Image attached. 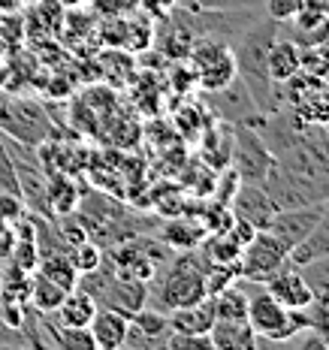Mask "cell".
Masks as SVG:
<instances>
[{"mask_svg": "<svg viewBox=\"0 0 329 350\" xmlns=\"http://www.w3.org/2000/svg\"><path fill=\"white\" fill-rule=\"evenodd\" d=\"M275 163V154L263 133L251 124H233V157L230 166L236 170L239 181L245 185H263L269 170Z\"/></svg>", "mask_w": 329, "mask_h": 350, "instance_id": "7a4b0ae2", "label": "cell"}, {"mask_svg": "<svg viewBox=\"0 0 329 350\" xmlns=\"http://www.w3.org/2000/svg\"><path fill=\"white\" fill-rule=\"evenodd\" d=\"M0 347H27L25 332H21L18 326L6 323L3 317H0Z\"/></svg>", "mask_w": 329, "mask_h": 350, "instance_id": "1f68e13d", "label": "cell"}, {"mask_svg": "<svg viewBox=\"0 0 329 350\" xmlns=\"http://www.w3.org/2000/svg\"><path fill=\"white\" fill-rule=\"evenodd\" d=\"M320 257H329V202H326L324 217L317 221V227L287 254V262L290 266H305V262L320 260Z\"/></svg>", "mask_w": 329, "mask_h": 350, "instance_id": "2e32d148", "label": "cell"}, {"mask_svg": "<svg viewBox=\"0 0 329 350\" xmlns=\"http://www.w3.org/2000/svg\"><path fill=\"white\" fill-rule=\"evenodd\" d=\"M305 317H308V329L317 332L324 338V345L329 347V293L314 296L311 305L305 308Z\"/></svg>", "mask_w": 329, "mask_h": 350, "instance_id": "484cf974", "label": "cell"}, {"mask_svg": "<svg viewBox=\"0 0 329 350\" xmlns=\"http://www.w3.org/2000/svg\"><path fill=\"white\" fill-rule=\"evenodd\" d=\"M302 3L305 0H266V18L284 25V21H290L299 10H302Z\"/></svg>", "mask_w": 329, "mask_h": 350, "instance_id": "f546056e", "label": "cell"}, {"mask_svg": "<svg viewBox=\"0 0 329 350\" xmlns=\"http://www.w3.org/2000/svg\"><path fill=\"white\" fill-rule=\"evenodd\" d=\"M36 272H42L46 278L61 284L64 290H76V284H79V272H76V266H73V260L67 257V251L42 254L40 262H36Z\"/></svg>", "mask_w": 329, "mask_h": 350, "instance_id": "7402d4cb", "label": "cell"}, {"mask_svg": "<svg viewBox=\"0 0 329 350\" xmlns=\"http://www.w3.org/2000/svg\"><path fill=\"white\" fill-rule=\"evenodd\" d=\"M211 305H215V320H248V296L236 284L211 296Z\"/></svg>", "mask_w": 329, "mask_h": 350, "instance_id": "603a6c76", "label": "cell"}, {"mask_svg": "<svg viewBox=\"0 0 329 350\" xmlns=\"http://www.w3.org/2000/svg\"><path fill=\"white\" fill-rule=\"evenodd\" d=\"M263 67H266V76L272 82L284 85L287 79H293L299 72V46L293 40H287V36H275L266 49Z\"/></svg>", "mask_w": 329, "mask_h": 350, "instance_id": "4fadbf2b", "label": "cell"}, {"mask_svg": "<svg viewBox=\"0 0 329 350\" xmlns=\"http://www.w3.org/2000/svg\"><path fill=\"white\" fill-rule=\"evenodd\" d=\"M67 257L73 260L76 272H79V275H85V272H94V269H97L100 262H103V257H106V247L100 245V242H94V239L88 236V239H82V242L70 245Z\"/></svg>", "mask_w": 329, "mask_h": 350, "instance_id": "cb8c5ba5", "label": "cell"}, {"mask_svg": "<svg viewBox=\"0 0 329 350\" xmlns=\"http://www.w3.org/2000/svg\"><path fill=\"white\" fill-rule=\"evenodd\" d=\"M46 196H49V206H52L55 217L61 215H73L79 208V191H76V181L67 172H49L46 181Z\"/></svg>", "mask_w": 329, "mask_h": 350, "instance_id": "e0dca14e", "label": "cell"}, {"mask_svg": "<svg viewBox=\"0 0 329 350\" xmlns=\"http://www.w3.org/2000/svg\"><path fill=\"white\" fill-rule=\"evenodd\" d=\"M209 236V230L202 224H194L187 217H179V221L166 224V230L160 232V242L172 251H191V247H200V242Z\"/></svg>", "mask_w": 329, "mask_h": 350, "instance_id": "ffe728a7", "label": "cell"}, {"mask_svg": "<svg viewBox=\"0 0 329 350\" xmlns=\"http://www.w3.org/2000/svg\"><path fill=\"white\" fill-rule=\"evenodd\" d=\"M12 245H16V232H12V224H10L6 230H0V262L10 260Z\"/></svg>", "mask_w": 329, "mask_h": 350, "instance_id": "d6a6232c", "label": "cell"}, {"mask_svg": "<svg viewBox=\"0 0 329 350\" xmlns=\"http://www.w3.org/2000/svg\"><path fill=\"white\" fill-rule=\"evenodd\" d=\"M94 311H97V302H94L91 296L85 293V290H70L67 296H64V302L57 305L55 317L61 326H88L94 317Z\"/></svg>", "mask_w": 329, "mask_h": 350, "instance_id": "d6986e66", "label": "cell"}, {"mask_svg": "<svg viewBox=\"0 0 329 350\" xmlns=\"http://www.w3.org/2000/svg\"><path fill=\"white\" fill-rule=\"evenodd\" d=\"M170 317L166 311L155 308V305H145L130 317V329L124 347H163L166 335H170Z\"/></svg>", "mask_w": 329, "mask_h": 350, "instance_id": "9c48e42d", "label": "cell"}, {"mask_svg": "<svg viewBox=\"0 0 329 350\" xmlns=\"http://www.w3.org/2000/svg\"><path fill=\"white\" fill-rule=\"evenodd\" d=\"M248 323L257 332V347L260 345H290L296 335L308 332V317L305 311H290L284 308L266 287L248 296Z\"/></svg>", "mask_w": 329, "mask_h": 350, "instance_id": "6da1fadb", "label": "cell"}, {"mask_svg": "<svg viewBox=\"0 0 329 350\" xmlns=\"http://www.w3.org/2000/svg\"><path fill=\"white\" fill-rule=\"evenodd\" d=\"M0 193H18L21 196L16 163H12V154H10V148H6L3 133H0Z\"/></svg>", "mask_w": 329, "mask_h": 350, "instance_id": "f1b7e54d", "label": "cell"}, {"mask_svg": "<svg viewBox=\"0 0 329 350\" xmlns=\"http://www.w3.org/2000/svg\"><path fill=\"white\" fill-rule=\"evenodd\" d=\"M88 329H91L94 341H97V350H121L124 341H127L130 317H124L112 308H97Z\"/></svg>", "mask_w": 329, "mask_h": 350, "instance_id": "8fae6325", "label": "cell"}, {"mask_svg": "<svg viewBox=\"0 0 329 350\" xmlns=\"http://www.w3.org/2000/svg\"><path fill=\"white\" fill-rule=\"evenodd\" d=\"M200 254L206 257L209 266H239L242 245H239L230 232H209L200 242Z\"/></svg>", "mask_w": 329, "mask_h": 350, "instance_id": "ac0fdd59", "label": "cell"}, {"mask_svg": "<svg viewBox=\"0 0 329 350\" xmlns=\"http://www.w3.org/2000/svg\"><path fill=\"white\" fill-rule=\"evenodd\" d=\"M206 109H211L218 121L226 124H251V127H260L263 112L254 103L251 91H248L245 79L236 76L230 85H224L221 91H206Z\"/></svg>", "mask_w": 329, "mask_h": 350, "instance_id": "8992f818", "label": "cell"}, {"mask_svg": "<svg viewBox=\"0 0 329 350\" xmlns=\"http://www.w3.org/2000/svg\"><path fill=\"white\" fill-rule=\"evenodd\" d=\"M0 133L36 148L40 142L49 139L52 121L31 100H6V103H0Z\"/></svg>", "mask_w": 329, "mask_h": 350, "instance_id": "5b68a950", "label": "cell"}, {"mask_svg": "<svg viewBox=\"0 0 329 350\" xmlns=\"http://www.w3.org/2000/svg\"><path fill=\"white\" fill-rule=\"evenodd\" d=\"M6 227H10V224H6V221H3V215H0V230H6Z\"/></svg>", "mask_w": 329, "mask_h": 350, "instance_id": "e575fe53", "label": "cell"}, {"mask_svg": "<svg viewBox=\"0 0 329 350\" xmlns=\"http://www.w3.org/2000/svg\"><path fill=\"white\" fill-rule=\"evenodd\" d=\"M200 136H202V148H200L202 160L218 172L226 170L230 157H233V124L215 121L209 130H202Z\"/></svg>", "mask_w": 329, "mask_h": 350, "instance_id": "9a60e30c", "label": "cell"}, {"mask_svg": "<svg viewBox=\"0 0 329 350\" xmlns=\"http://www.w3.org/2000/svg\"><path fill=\"white\" fill-rule=\"evenodd\" d=\"M299 275L305 278V284L311 287L314 296L320 293H329V257H320V260H311L305 266H296Z\"/></svg>", "mask_w": 329, "mask_h": 350, "instance_id": "83f0119b", "label": "cell"}, {"mask_svg": "<svg viewBox=\"0 0 329 350\" xmlns=\"http://www.w3.org/2000/svg\"><path fill=\"white\" fill-rule=\"evenodd\" d=\"M191 67L196 76V88L202 91H221L239 76L236 55L218 36H206L196 46H191Z\"/></svg>", "mask_w": 329, "mask_h": 350, "instance_id": "3957f363", "label": "cell"}, {"mask_svg": "<svg viewBox=\"0 0 329 350\" xmlns=\"http://www.w3.org/2000/svg\"><path fill=\"white\" fill-rule=\"evenodd\" d=\"M263 287L272 293L278 302L284 305V308H290V311H305L311 305V299H314V293H311V287L305 284V278L299 275V269L296 266H284V269H278V272L269 278Z\"/></svg>", "mask_w": 329, "mask_h": 350, "instance_id": "30bf717a", "label": "cell"}, {"mask_svg": "<svg viewBox=\"0 0 329 350\" xmlns=\"http://www.w3.org/2000/svg\"><path fill=\"white\" fill-rule=\"evenodd\" d=\"M299 70L308 72L314 79H326L329 76V40L317 42V46L299 49Z\"/></svg>", "mask_w": 329, "mask_h": 350, "instance_id": "d4e9b609", "label": "cell"}, {"mask_svg": "<svg viewBox=\"0 0 329 350\" xmlns=\"http://www.w3.org/2000/svg\"><path fill=\"white\" fill-rule=\"evenodd\" d=\"M320 94H324V100H326V106H329V76L320 82Z\"/></svg>", "mask_w": 329, "mask_h": 350, "instance_id": "836d02e7", "label": "cell"}, {"mask_svg": "<svg viewBox=\"0 0 329 350\" xmlns=\"http://www.w3.org/2000/svg\"><path fill=\"white\" fill-rule=\"evenodd\" d=\"M70 290H64L61 284H55L52 278H46L42 272H34L31 275V296H27V305L36 311H46V314H55L57 305L64 302Z\"/></svg>", "mask_w": 329, "mask_h": 350, "instance_id": "44dd1931", "label": "cell"}, {"mask_svg": "<svg viewBox=\"0 0 329 350\" xmlns=\"http://www.w3.org/2000/svg\"><path fill=\"white\" fill-rule=\"evenodd\" d=\"M0 215H3L6 224H16L18 217L27 215V206L18 193H0Z\"/></svg>", "mask_w": 329, "mask_h": 350, "instance_id": "4dcf8cb0", "label": "cell"}, {"mask_svg": "<svg viewBox=\"0 0 329 350\" xmlns=\"http://www.w3.org/2000/svg\"><path fill=\"white\" fill-rule=\"evenodd\" d=\"M57 347L64 350H97V341L88 326H61L57 323Z\"/></svg>", "mask_w": 329, "mask_h": 350, "instance_id": "4316f807", "label": "cell"}, {"mask_svg": "<svg viewBox=\"0 0 329 350\" xmlns=\"http://www.w3.org/2000/svg\"><path fill=\"white\" fill-rule=\"evenodd\" d=\"M326 136H329V121H326Z\"/></svg>", "mask_w": 329, "mask_h": 350, "instance_id": "8d00e7d4", "label": "cell"}, {"mask_svg": "<svg viewBox=\"0 0 329 350\" xmlns=\"http://www.w3.org/2000/svg\"><path fill=\"white\" fill-rule=\"evenodd\" d=\"M209 341L215 350H254L257 332L248 320H215L209 329Z\"/></svg>", "mask_w": 329, "mask_h": 350, "instance_id": "5bb4252c", "label": "cell"}, {"mask_svg": "<svg viewBox=\"0 0 329 350\" xmlns=\"http://www.w3.org/2000/svg\"><path fill=\"white\" fill-rule=\"evenodd\" d=\"M329 202V200H326ZM326 202H308V206H293V208H278L272 215V221H269V232L281 242L287 251H293V247L302 242L308 232L317 227V221L324 217L326 211Z\"/></svg>", "mask_w": 329, "mask_h": 350, "instance_id": "52a82bcc", "label": "cell"}, {"mask_svg": "<svg viewBox=\"0 0 329 350\" xmlns=\"http://www.w3.org/2000/svg\"><path fill=\"white\" fill-rule=\"evenodd\" d=\"M287 247H284L269 230H257V236L242 247L239 257V278L254 281V284H266L278 269L287 266Z\"/></svg>", "mask_w": 329, "mask_h": 350, "instance_id": "277c9868", "label": "cell"}, {"mask_svg": "<svg viewBox=\"0 0 329 350\" xmlns=\"http://www.w3.org/2000/svg\"><path fill=\"white\" fill-rule=\"evenodd\" d=\"M230 211H233V217H239V221H248L251 227L266 230L269 221H272V215L278 211V206L272 202V196L266 193L263 185H245L242 181L230 200Z\"/></svg>", "mask_w": 329, "mask_h": 350, "instance_id": "ba28073f", "label": "cell"}, {"mask_svg": "<svg viewBox=\"0 0 329 350\" xmlns=\"http://www.w3.org/2000/svg\"><path fill=\"white\" fill-rule=\"evenodd\" d=\"M170 317V329L181 335H209L211 323H215V305L211 296H202L200 302L185 305V308H172L166 311Z\"/></svg>", "mask_w": 329, "mask_h": 350, "instance_id": "7c38bea8", "label": "cell"}, {"mask_svg": "<svg viewBox=\"0 0 329 350\" xmlns=\"http://www.w3.org/2000/svg\"><path fill=\"white\" fill-rule=\"evenodd\" d=\"M324 6H326V10H329V0H324Z\"/></svg>", "mask_w": 329, "mask_h": 350, "instance_id": "d590c367", "label": "cell"}]
</instances>
